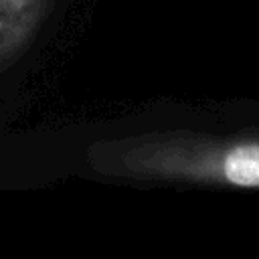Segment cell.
<instances>
[{
  "label": "cell",
  "mask_w": 259,
  "mask_h": 259,
  "mask_svg": "<svg viewBox=\"0 0 259 259\" xmlns=\"http://www.w3.org/2000/svg\"><path fill=\"white\" fill-rule=\"evenodd\" d=\"M47 10L49 0H0V67L26 49Z\"/></svg>",
  "instance_id": "1"
},
{
  "label": "cell",
  "mask_w": 259,
  "mask_h": 259,
  "mask_svg": "<svg viewBox=\"0 0 259 259\" xmlns=\"http://www.w3.org/2000/svg\"><path fill=\"white\" fill-rule=\"evenodd\" d=\"M221 176L239 186H259V146H237L221 164Z\"/></svg>",
  "instance_id": "2"
}]
</instances>
